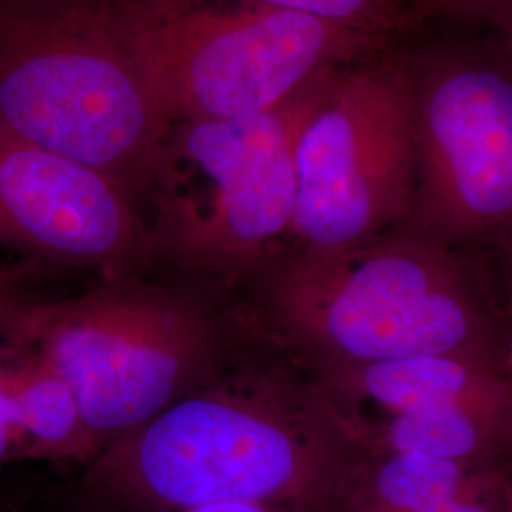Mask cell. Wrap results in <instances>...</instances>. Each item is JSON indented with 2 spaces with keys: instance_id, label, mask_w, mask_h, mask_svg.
Here are the masks:
<instances>
[{
  "instance_id": "obj_19",
  "label": "cell",
  "mask_w": 512,
  "mask_h": 512,
  "mask_svg": "<svg viewBox=\"0 0 512 512\" xmlns=\"http://www.w3.org/2000/svg\"><path fill=\"white\" fill-rule=\"evenodd\" d=\"M505 507L507 512H512V480L509 484H505Z\"/></svg>"
},
{
  "instance_id": "obj_10",
  "label": "cell",
  "mask_w": 512,
  "mask_h": 512,
  "mask_svg": "<svg viewBox=\"0 0 512 512\" xmlns=\"http://www.w3.org/2000/svg\"><path fill=\"white\" fill-rule=\"evenodd\" d=\"M313 378L348 418L363 408H374L389 418L446 404L511 406L505 374L494 361L465 355L433 353L374 363L317 365Z\"/></svg>"
},
{
  "instance_id": "obj_11",
  "label": "cell",
  "mask_w": 512,
  "mask_h": 512,
  "mask_svg": "<svg viewBox=\"0 0 512 512\" xmlns=\"http://www.w3.org/2000/svg\"><path fill=\"white\" fill-rule=\"evenodd\" d=\"M366 454H421L488 469L512 442L511 406L446 404L384 418L361 431Z\"/></svg>"
},
{
  "instance_id": "obj_1",
  "label": "cell",
  "mask_w": 512,
  "mask_h": 512,
  "mask_svg": "<svg viewBox=\"0 0 512 512\" xmlns=\"http://www.w3.org/2000/svg\"><path fill=\"white\" fill-rule=\"evenodd\" d=\"M365 459L355 425L315 378L245 361L101 448L74 492L103 512H327L348 509Z\"/></svg>"
},
{
  "instance_id": "obj_5",
  "label": "cell",
  "mask_w": 512,
  "mask_h": 512,
  "mask_svg": "<svg viewBox=\"0 0 512 512\" xmlns=\"http://www.w3.org/2000/svg\"><path fill=\"white\" fill-rule=\"evenodd\" d=\"M334 73L255 116L167 128L139 200L152 260L220 277L279 255L293 226L298 135Z\"/></svg>"
},
{
  "instance_id": "obj_6",
  "label": "cell",
  "mask_w": 512,
  "mask_h": 512,
  "mask_svg": "<svg viewBox=\"0 0 512 512\" xmlns=\"http://www.w3.org/2000/svg\"><path fill=\"white\" fill-rule=\"evenodd\" d=\"M120 31L167 120L205 122L275 109L344 69L380 33L270 6L112 0Z\"/></svg>"
},
{
  "instance_id": "obj_17",
  "label": "cell",
  "mask_w": 512,
  "mask_h": 512,
  "mask_svg": "<svg viewBox=\"0 0 512 512\" xmlns=\"http://www.w3.org/2000/svg\"><path fill=\"white\" fill-rule=\"evenodd\" d=\"M183 512H289L272 505H262V503H215V505H205V507H196Z\"/></svg>"
},
{
  "instance_id": "obj_9",
  "label": "cell",
  "mask_w": 512,
  "mask_h": 512,
  "mask_svg": "<svg viewBox=\"0 0 512 512\" xmlns=\"http://www.w3.org/2000/svg\"><path fill=\"white\" fill-rule=\"evenodd\" d=\"M0 251L38 264L137 272L147 226L124 186L0 124Z\"/></svg>"
},
{
  "instance_id": "obj_14",
  "label": "cell",
  "mask_w": 512,
  "mask_h": 512,
  "mask_svg": "<svg viewBox=\"0 0 512 512\" xmlns=\"http://www.w3.org/2000/svg\"><path fill=\"white\" fill-rule=\"evenodd\" d=\"M2 355L4 353H0V463H10L14 459H29V450Z\"/></svg>"
},
{
  "instance_id": "obj_8",
  "label": "cell",
  "mask_w": 512,
  "mask_h": 512,
  "mask_svg": "<svg viewBox=\"0 0 512 512\" xmlns=\"http://www.w3.org/2000/svg\"><path fill=\"white\" fill-rule=\"evenodd\" d=\"M416 236L448 245L512 228V71L446 59L412 78Z\"/></svg>"
},
{
  "instance_id": "obj_4",
  "label": "cell",
  "mask_w": 512,
  "mask_h": 512,
  "mask_svg": "<svg viewBox=\"0 0 512 512\" xmlns=\"http://www.w3.org/2000/svg\"><path fill=\"white\" fill-rule=\"evenodd\" d=\"M16 348L33 349L69 385L95 454L228 365L224 330L202 298L139 270L63 300L29 302Z\"/></svg>"
},
{
  "instance_id": "obj_3",
  "label": "cell",
  "mask_w": 512,
  "mask_h": 512,
  "mask_svg": "<svg viewBox=\"0 0 512 512\" xmlns=\"http://www.w3.org/2000/svg\"><path fill=\"white\" fill-rule=\"evenodd\" d=\"M0 124L137 203L171 126L112 0H0Z\"/></svg>"
},
{
  "instance_id": "obj_2",
  "label": "cell",
  "mask_w": 512,
  "mask_h": 512,
  "mask_svg": "<svg viewBox=\"0 0 512 512\" xmlns=\"http://www.w3.org/2000/svg\"><path fill=\"white\" fill-rule=\"evenodd\" d=\"M266 321L313 366L410 355L494 361V334L448 247L421 236L294 249L258 270Z\"/></svg>"
},
{
  "instance_id": "obj_7",
  "label": "cell",
  "mask_w": 512,
  "mask_h": 512,
  "mask_svg": "<svg viewBox=\"0 0 512 512\" xmlns=\"http://www.w3.org/2000/svg\"><path fill=\"white\" fill-rule=\"evenodd\" d=\"M416 190L410 76L340 69L296 143V249H346L410 215Z\"/></svg>"
},
{
  "instance_id": "obj_20",
  "label": "cell",
  "mask_w": 512,
  "mask_h": 512,
  "mask_svg": "<svg viewBox=\"0 0 512 512\" xmlns=\"http://www.w3.org/2000/svg\"><path fill=\"white\" fill-rule=\"evenodd\" d=\"M0 512H19L18 509H14V507H10V505H6V503H0Z\"/></svg>"
},
{
  "instance_id": "obj_16",
  "label": "cell",
  "mask_w": 512,
  "mask_h": 512,
  "mask_svg": "<svg viewBox=\"0 0 512 512\" xmlns=\"http://www.w3.org/2000/svg\"><path fill=\"white\" fill-rule=\"evenodd\" d=\"M27 304L16 291L10 274L0 272V353L14 348L19 315Z\"/></svg>"
},
{
  "instance_id": "obj_12",
  "label": "cell",
  "mask_w": 512,
  "mask_h": 512,
  "mask_svg": "<svg viewBox=\"0 0 512 512\" xmlns=\"http://www.w3.org/2000/svg\"><path fill=\"white\" fill-rule=\"evenodd\" d=\"M497 482L488 469L421 454H366L351 512H420Z\"/></svg>"
},
{
  "instance_id": "obj_15",
  "label": "cell",
  "mask_w": 512,
  "mask_h": 512,
  "mask_svg": "<svg viewBox=\"0 0 512 512\" xmlns=\"http://www.w3.org/2000/svg\"><path fill=\"white\" fill-rule=\"evenodd\" d=\"M420 512H507L505 484L497 480L482 490L446 499Z\"/></svg>"
},
{
  "instance_id": "obj_18",
  "label": "cell",
  "mask_w": 512,
  "mask_h": 512,
  "mask_svg": "<svg viewBox=\"0 0 512 512\" xmlns=\"http://www.w3.org/2000/svg\"><path fill=\"white\" fill-rule=\"evenodd\" d=\"M505 380H507V387H509V395H511L512 406V330L509 336V348H507V359H505Z\"/></svg>"
},
{
  "instance_id": "obj_13",
  "label": "cell",
  "mask_w": 512,
  "mask_h": 512,
  "mask_svg": "<svg viewBox=\"0 0 512 512\" xmlns=\"http://www.w3.org/2000/svg\"><path fill=\"white\" fill-rule=\"evenodd\" d=\"M239 4L270 6L325 19L340 25L380 33L389 27L395 0H224Z\"/></svg>"
}]
</instances>
